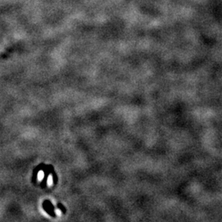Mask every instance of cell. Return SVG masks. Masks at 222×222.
I'll return each mask as SVG.
<instances>
[{"label": "cell", "instance_id": "6da1fadb", "mask_svg": "<svg viewBox=\"0 0 222 222\" xmlns=\"http://www.w3.org/2000/svg\"><path fill=\"white\" fill-rule=\"evenodd\" d=\"M43 176H44V173L43 171H40L38 174V179L39 180H41V179H43Z\"/></svg>", "mask_w": 222, "mask_h": 222}, {"label": "cell", "instance_id": "7a4b0ae2", "mask_svg": "<svg viewBox=\"0 0 222 222\" xmlns=\"http://www.w3.org/2000/svg\"><path fill=\"white\" fill-rule=\"evenodd\" d=\"M48 184L50 185V184H52V177H51V175L49 177V179H48Z\"/></svg>", "mask_w": 222, "mask_h": 222}]
</instances>
